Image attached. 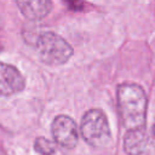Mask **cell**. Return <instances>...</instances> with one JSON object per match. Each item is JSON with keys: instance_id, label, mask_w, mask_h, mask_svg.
Listing matches in <instances>:
<instances>
[{"instance_id": "obj_1", "label": "cell", "mask_w": 155, "mask_h": 155, "mask_svg": "<svg viewBox=\"0 0 155 155\" xmlns=\"http://www.w3.org/2000/svg\"><path fill=\"white\" fill-rule=\"evenodd\" d=\"M117 105L121 122L127 130L145 127L148 98L144 90L132 82L117 87Z\"/></svg>"}, {"instance_id": "obj_2", "label": "cell", "mask_w": 155, "mask_h": 155, "mask_svg": "<svg viewBox=\"0 0 155 155\" xmlns=\"http://www.w3.org/2000/svg\"><path fill=\"white\" fill-rule=\"evenodd\" d=\"M35 51L40 61L47 65H61L69 61L73 47L53 31H44L35 40Z\"/></svg>"}, {"instance_id": "obj_3", "label": "cell", "mask_w": 155, "mask_h": 155, "mask_svg": "<svg viewBox=\"0 0 155 155\" xmlns=\"http://www.w3.org/2000/svg\"><path fill=\"white\" fill-rule=\"evenodd\" d=\"M80 132L84 140L94 149L105 148L111 140L108 119L99 109H90L84 114Z\"/></svg>"}, {"instance_id": "obj_4", "label": "cell", "mask_w": 155, "mask_h": 155, "mask_svg": "<svg viewBox=\"0 0 155 155\" xmlns=\"http://www.w3.org/2000/svg\"><path fill=\"white\" fill-rule=\"evenodd\" d=\"M54 143L64 149H74L79 142V132L75 121L67 115H58L51 128Z\"/></svg>"}, {"instance_id": "obj_5", "label": "cell", "mask_w": 155, "mask_h": 155, "mask_svg": "<svg viewBox=\"0 0 155 155\" xmlns=\"http://www.w3.org/2000/svg\"><path fill=\"white\" fill-rule=\"evenodd\" d=\"M24 85V78L16 67L0 62V97H8L21 92Z\"/></svg>"}, {"instance_id": "obj_6", "label": "cell", "mask_w": 155, "mask_h": 155, "mask_svg": "<svg viewBox=\"0 0 155 155\" xmlns=\"http://www.w3.org/2000/svg\"><path fill=\"white\" fill-rule=\"evenodd\" d=\"M16 2L21 13L30 21L42 19L52 10L51 0H16Z\"/></svg>"}, {"instance_id": "obj_7", "label": "cell", "mask_w": 155, "mask_h": 155, "mask_svg": "<svg viewBox=\"0 0 155 155\" xmlns=\"http://www.w3.org/2000/svg\"><path fill=\"white\" fill-rule=\"evenodd\" d=\"M145 127L127 130L124 137V150L127 155H140L147 147Z\"/></svg>"}, {"instance_id": "obj_8", "label": "cell", "mask_w": 155, "mask_h": 155, "mask_svg": "<svg viewBox=\"0 0 155 155\" xmlns=\"http://www.w3.org/2000/svg\"><path fill=\"white\" fill-rule=\"evenodd\" d=\"M34 149L41 155H64L57 143H52L46 138L39 137L34 142Z\"/></svg>"}, {"instance_id": "obj_9", "label": "cell", "mask_w": 155, "mask_h": 155, "mask_svg": "<svg viewBox=\"0 0 155 155\" xmlns=\"http://www.w3.org/2000/svg\"><path fill=\"white\" fill-rule=\"evenodd\" d=\"M153 133L155 134V117H154V124H153Z\"/></svg>"}]
</instances>
